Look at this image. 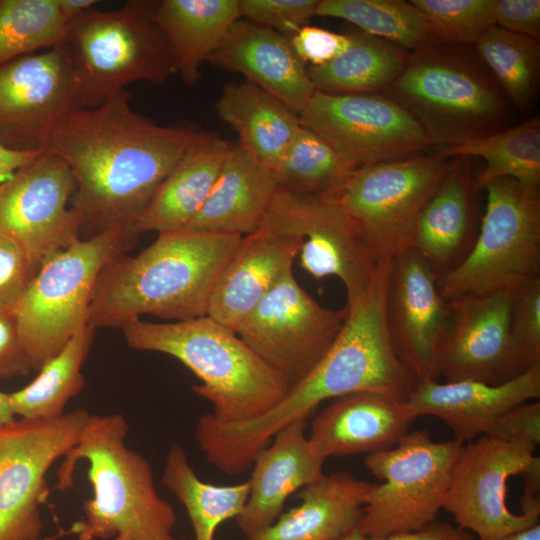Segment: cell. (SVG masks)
<instances>
[{"label": "cell", "mask_w": 540, "mask_h": 540, "mask_svg": "<svg viewBox=\"0 0 540 540\" xmlns=\"http://www.w3.org/2000/svg\"><path fill=\"white\" fill-rule=\"evenodd\" d=\"M331 62L308 67L316 91L327 94L380 93L403 71L409 51L363 32Z\"/></svg>", "instance_id": "obj_32"}, {"label": "cell", "mask_w": 540, "mask_h": 540, "mask_svg": "<svg viewBox=\"0 0 540 540\" xmlns=\"http://www.w3.org/2000/svg\"><path fill=\"white\" fill-rule=\"evenodd\" d=\"M215 109L238 142L272 172L301 126L297 113L248 80L228 83Z\"/></svg>", "instance_id": "obj_31"}, {"label": "cell", "mask_w": 540, "mask_h": 540, "mask_svg": "<svg viewBox=\"0 0 540 540\" xmlns=\"http://www.w3.org/2000/svg\"><path fill=\"white\" fill-rule=\"evenodd\" d=\"M540 397V363L503 384L462 380L418 382L406 402L418 416L441 419L464 443L486 435L491 425L511 407Z\"/></svg>", "instance_id": "obj_24"}, {"label": "cell", "mask_w": 540, "mask_h": 540, "mask_svg": "<svg viewBox=\"0 0 540 540\" xmlns=\"http://www.w3.org/2000/svg\"><path fill=\"white\" fill-rule=\"evenodd\" d=\"M469 158L451 159L443 182L422 211L410 247L439 280L470 254L480 229L479 191Z\"/></svg>", "instance_id": "obj_21"}, {"label": "cell", "mask_w": 540, "mask_h": 540, "mask_svg": "<svg viewBox=\"0 0 540 540\" xmlns=\"http://www.w3.org/2000/svg\"><path fill=\"white\" fill-rule=\"evenodd\" d=\"M338 540H475V538L471 532L458 526L434 521L417 531L398 533L382 538L366 537L354 529Z\"/></svg>", "instance_id": "obj_48"}, {"label": "cell", "mask_w": 540, "mask_h": 540, "mask_svg": "<svg viewBox=\"0 0 540 540\" xmlns=\"http://www.w3.org/2000/svg\"><path fill=\"white\" fill-rule=\"evenodd\" d=\"M380 93L419 123L432 146H455L505 129L502 90L467 46L429 44L409 52L403 71Z\"/></svg>", "instance_id": "obj_6"}, {"label": "cell", "mask_w": 540, "mask_h": 540, "mask_svg": "<svg viewBox=\"0 0 540 540\" xmlns=\"http://www.w3.org/2000/svg\"><path fill=\"white\" fill-rule=\"evenodd\" d=\"M485 210L468 257L437 281L447 301L512 294L540 279V189L510 178L489 181Z\"/></svg>", "instance_id": "obj_9"}, {"label": "cell", "mask_w": 540, "mask_h": 540, "mask_svg": "<svg viewBox=\"0 0 540 540\" xmlns=\"http://www.w3.org/2000/svg\"><path fill=\"white\" fill-rule=\"evenodd\" d=\"M96 329L81 327L64 347L40 369L27 386L9 393L15 415L20 418H53L64 414L68 401L84 387L82 365L89 353Z\"/></svg>", "instance_id": "obj_35"}, {"label": "cell", "mask_w": 540, "mask_h": 540, "mask_svg": "<svg viewBox=\"0 0 540 540\" xmlns=\"http://www.w3.org/2000/svg\"><path fill=\"white\" fill-rule=\"evenodd\" d=\"M511 335L525 370L540 363V279L511 294Z\"/></svg>", "instance_id": "obj_41"}, {"label": "cell", "mask_w": 540, "mask_h": 540, "mask_svg": "<svg viewBox=\"0 0 540 540\" xmlns=\"http://www.w3.org/2000/svg\"><path fill=\"white\" fill-rule=\"evenodd\" d=\"M315 15L348 21L409 52L436 44L426 19L410 1L319 0Z\"/></svg>", "instance_id": "obj_36"}, {"label": "cell", "mask_w": 540, "mask_h": 540, "mask_svg": "<svg viewBox=\"0 0 540 540\" xmlns=\"http://www.w3.org/2000/svg\"><path fill=\"white\" fill-rule=\"evenodd\" d=\"M347 317L346 307L334 310L319 304L291 268L235 333L289 390L324 358Z\"/></svg>", "instance_id": "obj_13"}, {"label": "cell", "mask_w": 540, "mask_h": 540, "mask_svg": "<svg viewBox=\"0 0 540 540\" xmlns=\"http://www.w3.org/2000/svg\"><path fill=\"white\" fill-rule=\"evenodd\" d=\"M372 486L348 472L323 474L299 490V505L247 540H338L357 529Z\"/></svg>", "instance_id": "obj_27"}, {"label": "cell", "mask_w": 540, "mask_h": 540, "mask_svg": "<svg viewBox=\"0 0 540 540\" xmlns=\"http://www.w3.org/2000/svg\"><path fill=\"white\" fill-rule=\"evenodd\" d=\"M486 436L536 449L540 442L539 399L515 405L502 413L491 425Z\"/></svg>", "instance_id": "obj_44"}, {"label": "cell", "mask_w": 540, "mask_h": 540, "mask_svg": "<svg viewBox=\"0 0 540 540\" xmlns=\"http://www.w3.org/2000/svg\"><path fill=\"white\" fill-rule=\"evenodd\" d=\"M354 170L327 141L301 125L273 173L279 188L329 196Z\"/></svg>", "instance_id": "obj_38"}, {"label": "cell", "mask_w": 540, "mask_h": 540, "mask_svg": "<svg viewBox=\"0 0 540 540\" xmlns=\"http://www.w3.org/2000/svg\"><path fill=\"white\" fill-rule=\"evenodd\" d=\"M299 120L354 169L421 154L432 146L419 123L383 93L315 90Z\"/></svg>", "instance_id": "obj_16"}, {"label": "cell", "mask_w": 540, "mask_h": 540, "mask_svg": "<svg viewBox=\"0 0 540 540\" xmlns=\"http://www.w3.org/2000/svg\"><path fill=\"white\" fill-rule=\"evenodd\" d=\"M74 190L70 167L45 150L0 184V231L22 246L34 272L79 238Z\"/></svg>", "instance_id": "obj_17"}, {"label": "cell", "mask_w": 540, "mask_h": 540, "mask_svg": "<svg viewBox=\"0 0 540 540\" xmlns=\"http://www.w3.org/2000/svg\"><path fill=\"white\" fill-rule=\"evenodd\" d=\"M85 109L70 59L59 44L0 67V144L42 150L47 132Z\"/></svg>", "instance_id": "obj_18"}, {"label": "cell", "mask_w": 540, "mask_h": 540, "mask_svg": "<svg viewBox=\"0 0 540 540\" xmlns=\"http://www.w3.org/2000/svg\"><path fill=\"white\" fill-rule=\"evenodd\" d=\"M301 244L261 228L243 236L213 285L207 316L235 332L293 268Z\"/></svg>", "instance_id": "obj_22"}, {"label": "cell", "mask_w": 540, "mask_h": 540, "mask_svg": "<svg viewBox=\"0 0 540 540\" xmlns=\"http://www.w3.org/2000/svg\"><path fill=\"white\" fill-rule=\"evenodd\" d=\"M130 98L123 90L73 112L43 138L42 150L72 171L71 208L82 227L101 231L122 225L134 234L135 222L166 176L212 134L188 125H158L133 111Z\"/></svg>", "instance_id": "obj_1"}, {"label": "cell", "mask_w": 540, "mask_h": 540, "mask_svg": "<svg viewBox=\"0 0 540 540\" xmlns=\"http://www.w3.org/2000/svg\"><path fill=\"white\" fill-rule=\"evenodd\" d=\"M289 40L297 57L303 63H310L309 67H319L331 62L350 44L349 34L311 25L302 26Z\"/></svg>", "instance_id": "obj_45"}, {"label": "cell", "mask_w": 540, "mask_h": 540, "mask_svg": "<svg viewBox=\"0 0 540 540\" xmlns=\"http://www.w3.org/2000/svg\"><path fill=\"white\" fill-rule=\"evenodd\" d=\"M535 449L482 435L464 444L455 462L443 509L457 526L493 538L539 524V493L524 488L521 514L507 506L511 476L540 471Z\"/></svg>", "instance_id": "obj_12"}, {"label": "cell", "mask_w": 540, "mask_h": 540, "mask_svg": "<svg viewBox=\"0 0 540 540\" xmlns=\"http://www.w3.org/2000/svg\"><path fill=\"white\" fill-rule=\"evenodd\" d=\"M207 62L243 74L298 115L315 92L290 40L244 18L235 21Z\"/></svg>", "instance_id": "obj_25"}, {"label": "cell", "mask_w": 540, "mask_h": 540, "mask_svg": "<svg viewBox=\"0 0 540 540\" xmlns=\"http://www.w3.org/2000/svg\"><path fill=\"white\" fill-rule=\"evenodd\" d=\"M309 418L282 428L253 458L248 500L235 518L247 539L276 521L290 495L324 474L325 460L313 453L306 435Z\"/></svg>", "instance_id": "obj_23"}, {"label": "cell", "mask_w": 540, "mask_h": 540, "mask_svg": "<svg viewBox=\"0 0 540 540\" xmlns=\"http://www.w3.org/2000/svg\"><path fill=\"white\" fill-rule=\"evenodd\" d=\"M464 443L434 442L426 430L407 432L364 463L381 484H373L357 530L382 538L420 530L443 509L452 471Z\"/></svg>", "instance_id": "obj_10"}, {"label": "cell", "mask_w": 540, "mask_h": 540, "mask_svg": "<svg viewBox=\"0 0 540 540\" xmlns=\"http://www.w3.org/2000/svg\"><path fill=\"white\" fill-rule=\"evenodd\" d=\"M162 483L184 506L191 521L195 540H214L220 524L236 518L244 509L248 481L236 485H213L199 479L178 443L166 455Z\"/></svg>", "instance_id": "obj_33"}, {"label": "cell", "mask_w": 540, "mask_h": 540, "mask_svg": "<svg viewBox=\"0 0 540 540\" xmlns=\"http://www.w3.org/2000/svg\"><path fill=\"white\" fill-rule=\"evenodd\" d=\"M230 146L212 133L189 149L155 191L134 224V234L185 228L210 195Z\"/></svg>", "instance_id": "obj_29"}, {"label": "cell", "mask_w": 540, "mask_h": 540, "mask_svg": "<svg viewBox=\"0 0 540 540\" xmlns=\"http://www.w3.org/2000/svg\"><path fill=\"white\" fill-rule=\"evenodd\" d=\"M34 274L22 246L0 231V309L15 311Z\"/></svg>", "instance_id": "obj_43"}, {"label": "cell", "mask_w": 540, "mask_h": 540, "mask_svg": "<svg viewBox=\"0 0 540 540\" xmlns=\"http://www.w3.org/2000/svg\"><path fill=\"white\" fill-rule=\"evenodd\" d=\"M496 26L509 32L540 39L539 0H496Z\"/></svg>", "instance_id": "obj_47"}, {"label": "cell", "mask_w": 540, "mask_h": 540, "mask_svg": "<svg viewBox=\"0 0 540 540\" xmlns=\"http://www.w3.org/2000/svg\"><path fill=\"white\" fill-rule=\"evenodd\" d=\"M279 186L274 173L239 142L231 144L218 178L186 229L246 236L256 231Z\"/></svg>", "instance_id": "obj_28"}, {"label": "cell", "mask_w": 540, "mask_h": 540, "mask_svg": "<svg viewBox=\"0 0 540 540\" xmlns=\"http://www.w3.org/2000/svg\"><path fill=\"white\" fill-rule=\"evenodd\" d=\"M319 0H239L241 18L294 34L316 14Z\"/></svg>", "instance_id": "obj_42"}, {"label": "cell", "mask_w": 540, "mask_h": 540, "mask_svg": "<svg viewBox=\"0 0 540 540\" xmlns=\"http://www.w3.org/2000/svg\"><path fill=\"white\" fill-rule=\"evenodd\" d=\"M59 12L68 25L72 20L92 9L99 3L96 0H57Z\"/></svg>", "instance_id": "obj_50"}, {"label": "cell", "mask_w": 540, "mask_h": 540, "mask_svg": "<svg viewBox=\"0 0 540 540\" xmlns=\"http://www.w3.org/2000/svg\"><path fill=\"white\" fill-rule=\"evenodd\" d=\"M416 418L406 403L372 392L334 398L312 420L311 450L328 457L373 453L394 447Z\"/></svg>", "instance_id": "obj_26"}, {"label": "cell", "mask_w": 540, "mask_h": 540, "mask_svg": "<svg viewBox=\"0 0 540 540\" xmlns=\"http://www.w3.org/2000/svg\"><path fill=\"white\" fill-rule=\"evenodd\" d=\"M241 18L239 0H161L155 20L172 53L176 73L187 86L201 78V66Z\"/></svg>", "instance_id": "obj_30"}, {"label": "cell", "mask_w": 540, "mask_h": 540, "mask_svg": "<svg viewBox=\"0 0 540 540\" xmlns=\"http://www.w3.org/2000/svg\"><path fill=\"white\" fill-rule=\"evenodd\" d=\"M179 540H187V539H185V538H182V539H179Z\"/></svg>", "instance_id": "obj_53"}, {"label": "cell", "mask_w": 540, "mask_h": 540, "mask_svg": "<svg viewBox=\"0 0 540 540\" xmlns=\"http://www.w3.org/2000/svg\"><path fill=\"white\" fill-rule=\"evenodd\" d=\"M258 228L300 239L299 266L317 280L337 277L346 289L347 308L366 294L381 264L345 212L326 196L278 188Z\"/></svg>", "instance_id": "obj_15"}, {"label": "cell", "mask_w": 540, "mask_h": 540, "mask_svg": "<svg viewBox=\"0 0 540 540\" xmlns=\"http://www.w3.org/2000/svg\"><path fill=\"white\" fill-rule=\"evenodd\" d=\"M9 400V393L0 391V427L16 420Z\"/></svg>", "instance_id": "obj_52"}, {"label": "cell", "mask_w": 540, "mask_h": 540, "mask_svg": "<svg viewBox=\"0 0 540 540\" xmlns=\"http://www.w3.org/2000/svg\"><path fill=\"white\" fill-rule=\"evenodd\" d=\"M423 258L407 248L391 260L385 295V319L393 349L418 382L438 381L437 345L449 302Z\"/></svg>", "instance_id": "obj_20"}, {"label": "cell", "mask_w": 540, "mask_h": 540, "mask_svg": "<svg viewBox=\"0 0 540 540\" xmlns=\"http://www.w3.org/2000/svg\"><path fill=\"white\" fill-rule=\"evenodd\" d=\"M43 151H15L0 144V184L10 179L19 169L32 162Z\"/></svg>", "instance_id": "obj_49"}, {"label": "cell", "mask_w": 540, "mask_h": 540, "mask_svg": "<svg viewBox=\"0 0 540 540\" xmlns=\"http://www.w3.org/2000/svg\"><path fill=\"white\" fill-rule=\"evenodd\" d=\"M391 261L380 264L366 294L348 309L335 342L318 365L265 414L241 423L209 419L204 444L213 463L234 476L291 422L311 416L325 400L372 392L406 403L418 380L397 357L386 327L385 295Z\"/></svg>", "instance_id": "obj_2"}, {"label": "cell", "mask_w": 540, "mask_h": 540, "mask_svg": "<svg viewBox=\"0 0 540 540\" xmlns=\"http://www.w3.org/2000/svg\"><path fill=\"white\" fill-rule=\"evenodd\" d=\"M129 424L120 413L90 417L77 443L64 456L56 489L73 487L79 460L88 462L93 497L83 503L86 521L79 540H175L177 516L158 494L149 461L126 444Z\"/></svg>", "instance_id": "obj_4"}, {"label": "cell", "mask_w": 540, "mask_h": 540, "mask_svg": "<svg viewBox=\"0 0 540 540\" xmlns=\"http://www.w3.org/2000/svg\"><path fill=\"white\" fill-rule=\"evenodd\" d=\"M241 238L183 228L159 233L135 256L118 255L98 277L88 325L122 329L145 314L206 316L213 285Z\"/></svg>", "instance_id": "obj_3"}, {"label": "cell", "mask_w": 540, "mask_h": 540, "mask_svg": "<svg viewBox=\"0 0 540 540\" xmlns=\"http://www.w3.org/2000/svg\"><path fill=\"white\" fill-rule=\"evenodd\" d=\"M448 302L435 356L438 378L498 385L526 371L511 335V294L465 296Z\"/></svg>", "instance_id": "obj_19"}, {"label": "cell", "mask_w": 540, "mask_h": 540, "mask_svg": "<svg viewBox=\"0 0 540 540\" xmlns=\"http://www.w3.org/2000/svg\"><path fill=\"white\" fill-rule=\"evenodd\" d=\"M438 155L447 158L479 157L485 168L477 177L480 186L489 181L510 178L519 183L540 187V118L464 143L439 147Z\"/></svg>", "instance_id": "obj_34"}, {"label": "cell", "mask_w": 540, "mask_h": 540, "mask_svg": "<svg viewBox=\"0 0 540 540\" xmlns=\"http://www.w3.org/2000/svg\"><path fill=\"white\" fill-rule=\"evenodd\" d=\"M480 540H540V525L536 524L510 534L493 538H481Z\"/></svg>", "instance_id": "obj_51"}, {"label": "cell", "mask_w": 540, "mask_h": 540, "mask_svg": "<svg viewBox=\"0 0 540 540\" xmlns=\"http://www.w3.org/2000/svg\"><path fill=\"white\" fill-rule=\"evenodd\" d=\"M158 1L127 0L119 9H90L66 27L63 42L85 108H94L148 81L176 74L169 45L155 20Z\"/></svg>", "instance_id": "obj_7"}, {"label": "cell", "mask_w": 540, "mask_h": 540, "mask_svg": "<svg viewBox=\"0 0 540 540\" xmlns=\"http://www.w3.org/2000/svg\"><path fill=\"white\" fill-rule=\"evenodd\" d=\"M57 0H0V67L64 40Z\"/></svg>", "instance_id": "obj_39"}, {"label": "cell", "mask_w": 540, "mask_h": 540, "mask_svg": "<svg viewBox=\"0 0 540 540\" xmlns=\"http://www.w3.org/2000/svg\"><path fill=\"white\" fill-rule=\"evenodd\" d=\"M496 0H411L436 44L474 46L495 21Z\"/></svg>", "instance_id": "obj_40"}, {"label": "cell", "mask_w": 540, "mask_h": 540, "mask_svg": "<svg viewBox=\"0 0 540 540\" xmlns=\"http://www.w3.org/2000/svg\"><path fill=\"white\" fill-rule=\"evenodd\" d=\"M90 413L77 408L53 418H20L0 427V540H36L46 475L77 443Z\"/></svg>", "instance_id": "obj_14"}, {"label": "cell", "mask_w": 540, "mask_h": 540, "mask_svg": "<svg viewBox=\"0 0 540 540\" xmlns=\"http://www.w3.org/2000/svg\"><path fill=\"white\" fill-rule=\"evenodd\" d=\"M474 47L502 92L517 109L527 112L537 91L539 41L495 25L481 36Z\"/></svg>", "instance_id": "obj_37"}, {"label": "cell", "mask_w": 540, "mask_h": 540, "mask_svg": "<svg viewBox=\"0 0 540 540\" xmlns=\"http://www.w3.org/2000/svg\"><path fill=\"white\" fill-rule=\"evenodd\" d=\"M138 351L167 354L200 381L195 394L212 405L220 423H241L272 409L288 391L284 382L228 327L209 316L156 323L136 319L122 328Z\"/></svg>", "instance_id": "obj_5"}, {"label": "cell", "mask_w": 540, "mask_h": 540, "mask_svg": "<svg viewBox=\"0 0 540 540\" xmlns=\"http://www.w3.org/2000/svg\"><path fill=\"white\" fill-rule=\"evenodd\" d=\"M31 370L14 311L0 309V380L26 376Z\"/></svg>", "instance_id": "obj_46"}, {"label": "cell", "mask_w": 540, "mask_h": 540, "mask_svg": "<svg viewBox=\"0 0 540 540\" xmlns=\"http://www.w3.org/2000/svg\"><path fill=\"white\" fill-rule=\"evenodd\" d=\"M451 164L440 155L417 154L355 169L326 196L353 222L378 263L410 247L418 219Z\"/></svg>", "instance_id": "obj_11"}, {"label": "cell", "mask_w": 540, "mask_h": 540, "mask_svg": "<svg viewBox=\"0 0 540 540\" xmlns=\"http://www.w3.org/2000/svg\"><path fill=\"white\" fill-rule=\"evenodd\" d=\"M134 236L112 225L79 237L41 264L14 311L32 369L39 370L88 324L100 273Z\"/></svg>", "instance_id": "obj_8"}]
</instances>
